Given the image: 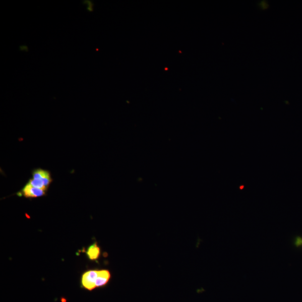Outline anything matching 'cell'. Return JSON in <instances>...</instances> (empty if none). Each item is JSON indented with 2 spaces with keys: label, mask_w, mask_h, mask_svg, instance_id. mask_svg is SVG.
<instances>
[{
  "label": "cell",
  "mask_w": 302,
  "mask_h": 302,
  "mask_svg": "<svg viewBox=\"0 0 302 302\" xmlns=\"http://www.w3.org/2000/svg\"><path fill=\"white\" fill-rule=\"evenodd\" d=\"M98 273V270H90L84 274L82 277V284L85 289L92 290L95 288V281Z\"/></svg>",
  "instance_id": "cell-1"
},
{
  "label": "cell",
  "mask_w": 302,
  "mask_h": 302,
  "mask_svg": "<svg viewBox=\"0 0 302 302\" xmlns=\"http://www.w3.org/2000/svg\"><path fill=\"white\" fill-rule=\"evenodd\" d=\"M32 178L43 182L47 188L52 182L50 172L42 168L35 169L32 172Z\"/></svg>",
  "instance_id": "cell-2"
},
{
  "label": "cell",
  "mask_w": 302,
  "mask_h": 302,
  "mask_svg": "<svg viewBox=\"0 0 302 302\" xmlns=\"http://www.w3.org/2000/svg\"><path fill=\"white\" fill-rule=\"evenodd\" d=\"M46 192L47 191L33 187L27 183L22 189L21 193L25 197L34 198L44 196Z\"/></svg>",
  "instance_id": "cell-3"
},
{
  "label": "cell",
  "mask_w": 302,
  "mask_h": 302,
  "mask_svg": "<svg viewBox=\"0 0 302 302\" xmlns=\"http://www.w3.org/2000/svg\"><path fill=\"white\" fill-rule=\"evenodd\" d=\"M110 271L107 270L99 271L98 276L95 281V288L101 287L105 285L110 279Z\"/></svg>",
  "instance_id": "cell-4"
},
{
  "label": "cell",
  "mask_w": 302,
  "mask_h": 302,
  "mask_svg": "<svg viewBox=\"0 0 302 302\" xmlns=\"http://www.w3.org/2000/svg\"><path fill=\"white\" fill-rule=\"evenodd\" d=\"M87 255L89 259L95 260L98 259L100 255V249L96 244L91 245L89 248Z\"/></svg>",
  "instance_id": "cell-5"
},
{
  "label": "cell",
  "mask_w": 302,
  "mask_h": 302,
  "mask_svg": "<svg viewBox=\"0 0 302 302\" xmlns=\"http://www.w3.org/2000/svg\"><path fill=\"white\" fill-rule=\"evenodd\" d=\"M88 7V10L89 12H92L93 10V3L90 1H86L84 3Z\"/></svg>",
  "instance_id": "cell-6"
}]
</instances>
